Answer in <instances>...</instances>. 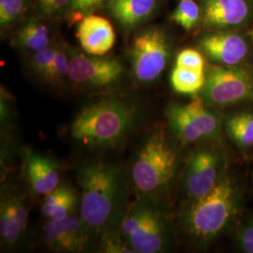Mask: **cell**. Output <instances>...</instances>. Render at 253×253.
I'll list each match as a JSON object with an SVG mask.
<instances>
[{
	"label": "cell",
	"mask_w": 253,
	"mask_h": 253,
	"mask_svg": "<svg viewBox=\"0 0 253 253\" xmlns=\"http://www.w3.org/2000/svg\"><path fill=\"white\" fill-rule=\"evenodd\" d=\"M139 116V106L130 100L101 98L79 111L71 126V137L86 148H114L130 134Z\"/></svg>",
	"instance_id": "obj_1"
},
{
	"label": "cell",
	"mask_w": 253,
	"mask_h": 253,
	"mask_svg": "<svg viewBox=\"0 0 253 253\" xmlns=\"http://www.w3.org/2000/svg\"><path fill=\"white\" fill-rule=\"evenodd\" d=\"M80 217L90 232H108L122 215L124 181L114 164L93 162L78 172Z\"/></svg>",
	"instance_id": "obj_2"
},
{
	"label": "cell",
	"mask_w": 253,
	"mask_h": 253,
	"mask_svg": "<svg viewBox=\"0 0 253 253\" xmlns=\"http://www.w3.org/2000/svg\"><path fill=\"white\" fill-rule=\"evenodd\" d=\"M177 159L163 131L151 133L139 148L131 166L130 175L136 190L148 195L163 190L174 175Z\"/></svg>",
	"instance_id": "obj_3"
},
{
	"label": "cell",
	"mask_w": 253,
	"mask_h": 253,
	"mask_svg": "<svg viewBox=\"0 0 253 253\" xmlns=\"http://www.w3.org/2000/svg\"><path fill=\"white\" fill-rule=\"evenodd\" d=\"M236 192L228 178L219 179L212 190L194 202L185 215V227L192 237L208 241L218 235L235 213Z\"/></svg>",
	"instance_id": "obj_4"
},
{
	"label": "cell",
	"mask_w": 253,
	"mask_h": 253,
	"mask_svg": "<svg viewBox=\"0 0 253 253\" xmlns=\"http://www.w3.org/2000/svg\"><path fill=\"white\" fill-rule=\"evenodd\" d=\"M120 235L134 253H161L167 242L163 217L144 201L136 202L123 215Z\"/></svg>",
	"instance_id": "obj_5"
},
{
	"label": "cell",
	"mask_w": 253,
	"mask_h": 253,
	"mask_svg": "<svg viewBox=\"0 0 253 253\" xmlns=\"http://www.w3.org/2000/svg\"><path fill=\"white\" fill-rule=\"evenodd\" d=\"M130 55L136 79L142 83L154 81L166 68L170 56L168 37L161 28H147L133 39Z\"/></svg>",
	"instance_id": "obj_6"
},
{
	"label": "cell",
	"mask_w": 253,
	"mask_h": 253,
	"mask_svg": "<svg viewBox=\"0 0 253 253\" xmlns=\"http://www.w3.org/2000/svg\"><path fill=\"white\" fill-rule=\"evenodd\" d=\"M203 95L217 105L253 100V77L241 69L212 67L206 78Z\"/></svg>",
	"instance_id": "obj_7"
},
{
	"label": "cell",
	"mask_w": 253,
	"mask_h": 253,
	"mask_svg": "<svg viewBox=\"0 0 253 253\" xmlns=\"http://www.w3.org/2000/svg\"><path fill=\"white\" fill-rule=\"evenodd\" d=\"M123 74L121 62L103 55L75 53L70 56L68 78L86 88H104L116 84Z\"/></svg>",
	"instance_id": "obj_8"
},
{
	"label": "cell",
	"mask_w": 253,
	"mask_h": 253,
	"mask_svg": "<svg viewBox=\"0 0 253 253\" xmlns=\"http://www.w3.org/2000/svg\"><path fill=\"white\" fill-rule=\"evenodd\" d=\"M219 157L212 149H200L190 156L186 172V190L197 199L213 190L219 180Z\"/></svg>",
	"instance_id": "obj_9"
},
{
	"label": "cell",
	"mask_w": 253,
	"mask_h": 253,
	"mask_svg": "<svg viewBox=\"0 0 253 253\" xmlns=\"http://www.w3.org/2000/svg\"><path fill=\"white\" fill-rule=\"evenodd\" d=\"M89 232L81 217L71 215L61 220L49 219L43 226V238L51 250L79 252L86 247Z\"/></svg>",
	"instance_id": "obj_10"
},
{
	"label": "cell",
	"mask_w": 253,
	"mask_h": 253,
	"mask_svg": "<svg viewBox=\"0 0 253 253\" xmlns=\"http://www.w3.org/2000/svg\"><path fill=\"white\" fill-rule=\"evenodd\" d=\"M77 36L84 51L93 55H104L114 47L116 33L107 19L88 15L83 19Z\"/></svg>",
	"instance_id": "obj_11"
},
{
	"label": "cell",
	"mask_w": 253,
	"mask_h": 253,
	"mask_svg": "<svg viewBox=\"0 0 253 253\" xmlns=\"http://www.w3.org/2000/svg\"><path fill=\"white\" fill-rule=\"evenodd\" d=\"M200 47L212 60L226 66L239 63L248 53L242 37L232 33H217L204 37Z\"/></svg>",
	"instance_id": "obj_12"
},
{
	"label": "cell",
	"mask_w": 253,
	"mask_h": 253,
	"mask_svg": "<svg viewBox=\"0 0 253 253\" xmlns=\"http://www.w3.org/2000/svg\"><path fill=\"white\" fill-rule=\"evenodd\" d=\"M26 172L30 189L36 194L46 195L59 186L60 176L56 164L43 155L27 154Z\"/></svg>",
	"instance_id": "obj_13"
},
{
	"label": "cell",
	"mask_w": 253,
	"mask_h": 253,
	"mask_svg": "<svg viewBox=\"0 0 253 253\" xmlns=\"http://www.w3.org/2000/svg\"><path fill=\"white\" fill-rule=\"evenodd\" d=\"M28 220V209L24 200L9 197L1 203L0 236L5 246L12 247L24 233Z\"/></svg>",
	"instance_id": "obj_14"
},
{
	"label": "cell",
	"mask_w": 253,
	"mask_h": 253,
	"mask_svg": "<svg viewBox=\"0 0 253 253\" xmlns=\"http://www.w3.org/2000/svg\"><path fill=\"white\" fill-rule=\"evenodd\" d=\"M248 11L244 0H204V23L208 27L238 25L247 17Z\"/></svg>",
	"instance_id": "obj_15"
},
{
	"label": "cell",
	"mask_w": 253,
	"mask_h": 253,
	"mask_svg": "<svg viewBox=\"0 0 253 253\" xmlns=\"http://www.w3.org/2000/svg\"><path fill=\"white\" fill-rule=\"evenodd\" d=\"M106 8L118 24L130 30L149 18L157 6V0H106Z\"/></svg>",
	"instance_id": "obj_16"
},
{
	"label": "cell",
	"mask_w": 253,
	"mask_h": 253,
	"mask_svg": "<svg viewBox=\"0 0 253 253\" xmlns=\"http://www.w3.org/2000/svg\"><path fill=\"white\" fill-rule=\"evenodd\" d=\"M74 190L67 186H58L46 194L42 204V213L48 219L61 220L73 215L77 205Z\"/></svg>",
	"instance_id": "obj_17"
},
{
	"label": "cell",
	"mask_w": 253,
	"mask_h": 253,
	"mask_svg": "<svg viewBox=\"0 0 253 253\" xmlns=\"http://www.w3.org/2000/svg\"><path fill=\"white\" fill-rule=\"evenodd\" d=\"M14 41L16 45L34 53L50 46V31L39 19L30 18L19 28Z\"/></svg>",
	"instance_id": "obj_18"
},
{
	"label": "cell",
	"mask_w": 253,
	"mask_h": 253,
	"mask_svg": "<svg viewBox=\"0 0 253 253\" xmlns=\"http://www.w3.org/2000/svg\"><path fill=\"white\" fill-rule=\"evenodd\" d=\"M166 118L172 132L182 142L194 143L204 138L197 126H195L185 105H170L166 112Z\"/></svg>",
	"instance_id": "obj_19"
},
{
	"label": "cell",
	"mask_w": 253,
	"mask_h": 253,
	"mask_svg": "<svg viewBox=\"0 0 253 253\" xmlns=\"http://www.w3.org/2000/svg\"><path fill=\"white\" fill-rule=\"evenodd\" d=\"M226 131L235 145L242 148L253 146V112L237 113L228 118Z\"/></svg>",
	"instance_id": "obj_20"
},
{
	"label": "cell",
	"mask_w": 253,
	"mask_h": 253,
	"mask_svg": "<svg viewBox=\"0 0 253 253\" xmlns=\"http://www.w3.org/2000/svg\"><path fill=\"white\" fill-rule=\"evenodd\" d=\"M195 126L204 138H216L219 130L217 117L205 105L202 99L195 98L185 105Z\"/></svg>",
	"instance_id": "obj_21"
},
{
	"label": "cell",
	"mask_w": 253,
	"mask_h": 253,
	"mask_svg": "<svg viewBox=\"0 0 253 253\" xmlns=\"http://www.w3.org/2000/svg\"><path fill=\"white\" fill-rule=\"evenodd\" d=\"M205 72L174 67L171 74V84L175 92L193 95L203 90L206 84Z\"/></svg>",
	"instance_id": "obj_22"
},
{
	"label": "cell",
	"mask_w": 253,
	"mask_h": 253,
	"mask_svg": "<svg viewBox=\"0 0 253 253\" xmlns=\"http://www.w3.org/2000/svg\"><path fill=\"white\" fill-rule=\"evenodd\" d=\"M199 17V6L193 0L181 1L172 15V20L188 31L195 27Z\"/></svg>",
	"instance_id": "obj_23"
},
{
	"label": "cell",
	"mask_w": 253,
	"mask_h": 253,
	"mask_svg": "<svg viewBox=\"0 0 253 253\" xmlns=\"http://www.w3.org/2000/svg\"><path fill=\"white\" fill-rule=\"evenodd\" d=\"M27 9V0H0V26L8 27L16 22Z\"/></svg>",
	"instance_id": "obj_24"
},
{
	"label": "cell",
	"mask_w": 253,
	"mask_h": 253,
	"mask_svg": "<svg viewBox=\"0 0 253 253\" xmlns=\"http://www.w3.org/2000/svg\"><path fill=\"white\" fill-rule=\"evenodd\" d=\"M56 49L57 47L55 46H48L45 49L34 52L31 57L32 70L43 80H46V77L49 73Z\"/></svg>",
	"instance_id": "obj_25"
},
{
	"label": "cell",
	"mask_w": 253,
	"mask_h": 253,
	"mask_svg": "<svg viewBox=\"0 0 253 253\" xmlns=\"http://www.w3.org/2000/svg\"><path fill=\"white\" fill-rule=\"evenodd\" d=\"M69 62H70V56L63 49L57 47L53 63L51 65V68L46 77L45 81L49 82L51 84H56V83L63 81L65 77H68Z\"/></svg>",
	"instance_id": "obj_26"
},
{
	"label": "cell",
	"mask_w": 253,
	"mask_h": 253,
	"mask_svg": "<svg viewBox=\"0 0 253 253\" xmlns=\"http://www.w3.org/2000/svg\"><path fill=\"white\" fill-rule=\"evenodd\" d=\"M176 67L205 72V59L202 54L194 49H185L176 57Z\"/></svg>",
	"instance_id": "obj_27"
},
{
	"label": "cell",
	"mask_w": 253,
	"mask_h": 253,
	"mask_svg": "<svg viewBox=\"0 0 253 253\" xmlns=\"http://www.w3.org/2000/svg\"><path fill=\"white\" fill-rule=\"evenodd\" d=\"M102 244L101 249L104 253H134L121 235H107L104 237Z\"/></svg>",
	"instance_id": "obj_28"
},
{
	"label": "cell",
	"mask_w": 253,
	"mask_h": 253,
	"mask_svg": "<svg viewBox=\"0 0 253 253\" xmlns=\"http://www.w3.org/2000/svg\"><path fill=\"white\" fill-rule=\"evenodd\" d=\"M105 2L106 0H72L69 9L80 13H89Z\"/></svg>",
	"instance_id": "obj_29"
},
{
	"label": "cell",
	"mask_w": 253,
	"mask_h": 253,
	"mask_svg": "<svg viewBox=\"0 0 253 253\" xmlns=\"http://www.w3.org/2000/svg\"><path fill=\"white\" fill-rule=\"evenodd\" d=\"M239 243L244 252L253 253V219L242 228L239 234Z\"/></svg>",
	"instance_id": "obj_30"
},
{
	"label": "cell",
	"mask_w": 253,
	"mask_h": 253,
	"mask_svg": "<svg viewBox=\"0 0 253 253\" xmlns=\"http://www.w3.org/2000/svg\"><path fill=\"white\" fill-rule=\"evenodd\" d=\"M54 1L55 0H37V3H38V6H39L40 10L42 11V10H44L49 5H51Z\"/></svg>",
	"instance_id": "obj_31"
},
{
	"label": "cell",
	"mask_w": 253,
	"mask_h": 253,
	"mask_svg": "<svg viewBox=\"0 0 253 253\" xmlns=\"http://www.w3.org/2000/svg\"><path fill=\"white\" fill-rule=\"evenodd\" d=\"M252 35H253V32H252Z\"/></svg>",
	"instance_id": "obj_32"
},
{
	"label": "cell",
	"mask_w": 253,
	"mask_h": 253,
	"mask_svg": "<svg viewBox=\"0 0 253 253\" xmlns=\"http://www.w3.org/2000/svg\"><path fill=\"white\" fill-rule=\"evenodd\" d=\"M180 1H184V0H180Z\"/></svg>",
	"instance_id": "obj_33"
}]
</instances>
